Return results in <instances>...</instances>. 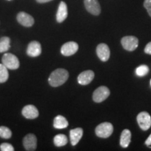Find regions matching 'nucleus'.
Listing matches in <instances>:
<instances>
[{
    "label": "nucleus",
    "mask_w": 151,
    "mask_h": 151,
    "mask_svg": "<svg viewBox=\"0 0 151 151\" xmlns=\"http://www.w3.org/2000/svg\"><path fill=\"white\" fill-rule=\"evenodd\" d=\"M83 134V130L82 128L78 127L71 129L70 131V140L72 146H76L81 140Z\"/></svg>",
    "instance_id": "16"
},
{
    "label": "nucleus",
    "mask_w": 151,
    "mask_h": 151,
    "mask_svg": "<svg viewBox=\"0 0 151 151\" xmlns=\"http://www.w3.org/2000/svg\"><path fill=\"white\" fill-rule=\"evenodd\" d=\"M69 125L67 120L62 116H58L54 119L53 126L56 129H65Z\"/></svg>",
    "instance_id": "18"
},
{
    "label": "nucleus",
    "mask_w": 151,
    "mask_h": 151,
    "mask_svg": "<svg viewBox=\"0 0 151 151\" xmlns=\"http://www.w3.org/2000/svg\"><path fill=\"white\" fill-rule=\"evenodd\" d=\"M78 50V43L74 41H69L65 43L61 47V53L65 56H71L74 55Z\"/></svg>",
    "instance_id": "10"
},
{
    "label": "nucleus",
    "mask_w": 151,
    "mask_h": 151,
    "mask_svg": "<svg viewBox=\"0 0 151 151\" xmlns=\"http://www.w3.org/2000/svg\"><path fill=\"white\" fill-rule=\"evenodd\" d=\"M69 78V72L65 69H57L50 73L48 83L52 87H59L63 85Z\"/></svg>",
    "instance_id": "1"
},
{
    "label": "nucleus",
    "mask_w": 151,
    "mask_h": 151,
    "mask_svg": "<svg viewBox=\"0 0 151 151\" xmlns=\"http://www.w3.org/2000/svg\"><path fill=\"white\" fill-rule=\"evenodd\" d=\"M94 78V73L92 70L83 71L78 76V82L82 86H86L92 82Z\"/></svg>",
    "instance_id": "13"
},
{
    "label": "nucleus",
    "mask_w": 151,
    "mask_h": 151,
    "mask_svg": "<svg viewBox=\"0 0 151 151\" xmlns=\"http://www.w3.org/2000/svg\"><path fill=\"white\" fill-rule=\"evenodd\" d=\"M68 16V10L67 6L66 4L65 1H61L60 3L59 6H58V11L56 14V20L57 22L61 23L63 21H65L66 18Z\"/></svg>",
    "instance_id": "15"
},
{
    "label": "nucleus",
    "mask_w": 151,
    "mask_h": 151,
    "mask_svg": "<svg viewBox=\"0 0 151 151\" xmlns=\"http://www.w3.org/2000/svg\"><path fill=\"white\" fill-rule=\"evenodd\" d=\"M16 19L19 23L24 27H29L35 24V19L33 17L23 11L18 13Z\"/></svg>",
    "instance_id": "9"
},
{
    "label": "nucleus",
    "mask_w": 151,
    "mask_h": 151,
    "mask_svg": "<svg viewBox=\"0 0 151 151\" xmlns=\"http://www.w3.org/2000/svg\"><path fill=\"white\" fill-rule=\"evenodd\" d=\"M149 71V68L146 65H141L136 69V74L139 76H144Z\"/></svg>",
    "instance_id": "23"
},
{
    "label": "nucleus",
    "mask_w": 151,
    "mask_h": 151,
    "mask_svg": "<svg viewBox=\"0 0 151 151\" xmlns=\"http://www.w3.org/2000/svg\"><path fill=\"white\" fill-rule=\"evenodd\" d=\"M2 64L7 67L8 69L15 70L20 67V62L18 58L12 53H5L2 57Z\"/></svg>",
    "instance_id": "2"
},
{
    "label": "nucleus",
    "mask_w": 151,
    "mask_h": 151,
    "mask_svg": "<svg viewBox=\"0 0 151 151\" xmlns=\"http://www.w3.org/2000/svg\"><path fill=\"white\" fill-rule=\"evenodd\" d=\"M9 71L7 67L3 64H0V83H5L9 79Z\"/></svg>",
    "instance_id": "21"
},
{
    "label": "nucleus",
    "mask_w": 151,
    "mask_h": 151,
    "mask_svg": "<svg viewBox=\"0 0 151 151\" xmlns=\"http://www.w3.org/2000/svg\"><path fill=\"white\" fill-rule=\"evenodd\" d=\"M121 44L128 51H134L139 46V39L134 36H126L121 39Z\"/></svg>",
    "instance_id": "5"
},
{
    "label": "nucleus",
    "mask_w": 151,
    "mask_h": 151,
    "mask_svg": "<svg viewBox=\"0 0 151 151\" xmlns=\"http://www.w3.org/2000/svg\"><path fill=\"white\" fill-rule=\"evenodd\" d=\"M0 149L2 151H14V148L12 145L8 143H3L0 145Z\"/></svg>",
    "instance_id": "24"
},
{
    "label": "nucleus",
    "mask_w": 151,
    "mask_h": 151,
    "mask_svg": "<svg viewBox=\"0 0 151 151\" xmlns=\"http://www.w3.org/2000/svg\"><path fill=\"white\" fill-rule=\"evenodd\" d=\"M41 53V46L40 43L38 41H31L27 46V54L32 58L39 56Z\"/></svg>",
    "instance_id": "12"
},
{
    "label": "nucleus",
    "mask_w": 151,
    "mask_h": 151,
    "mask_svg": "<svg viewBox=\"0 0 151 151\" xmlns=\"http://www.w3.org/2000/svg\"><path fill=\"white\" fill-rule=\"evenodd\" d=\"M143 5H144L145 9L148 11L149 16L151 17V0H145Z\"/></svg>",
    "instance_id": "25"
},
{
    "label": "nucleus",
    "mask_w": 151,
    "mask_h": 151,
    "mask_svg": "<svg viewBox=\"0 0 151 151\" xmlns=\"http://www.w3.org/2000/svg\"><path fill=\"white\" fill-rule=\"evenodd\" d=\"M11 39L8 37L0 38V52H5L11 48Z\"/></svg>",
    "instance_id": "19"
},
{
    "label": "nucleus",
    "mask_w": 151,
    "mask_h": 151,
    "mask_svg": "<svg viewBox=\"0 0 151 151\" xmlns=\"http://www.w3.org/2000/svg\"><path fill=\"white\" fill-rule=\"evenodd\" d=\"M131 132L129 129H124L120 136V144L122 148H127L131 141Z\"/></svg>",
    "instance_id": "17"
},
{
    "label": "nucleus",
    "mask_w": 151,
    "mask_h": 151,
    "mask_svg": "<svg viewBox=\"0 0 151 151\" xmlns=\"http://www.w3.org/2000/svg\"><path fill=\"white\" fill-rule=\"evenodd\" d=\"M150 85H151V80H150Z\"/></svg>",
    "instance_id": "30"
},
{
    "label": "nucleus",
    "mask_w": 151,
    "mask_h": 151,
    "mask_svg": "<svg viewBox=\"0 0 151 151\" xmlns=\"http://www.w3.org/2000/svg\"><path fill=\"white\" fill-rule=\"evenodd\" d=\"M68 142L67 137L65 134H58L54 137V144L57 147H62L65 146Z\"/></svg>",
    "instance_id": "20"
},
{
    "label": "nucleus",
    "mask_w": 151,
    "mask_h": 151,
    "mask_svg": "<svg viewBox=\"0 0 151 151\" xmlns=\"http://www.w3.org/2000/svg\"><path fill=\"white\" fill-rule=\"evenodd\" d=\"M113 132V124L110 122H102L96 127L95 133L98 137L108 138Z\"/></svg>",
    "instance_id": "3"
},
{
    "label": "nucleus",
    "mask_w": 151,
    "mask_h": 151,
    "mask_svg": "<svg viewBox=\"0 0 151 151\" xmlns=\"http://www.w3.org/2000/svg\"><path fill=\"white\" fill-rule=\"evenodd\" d=\"M12 136V132L9 127L5 126L0 127V137L3 139H9Z\"/></svg>",
    "instance_id": "22"
},
{
    "label": "nucleus",
    "mask_w": 151,
    "mask_h": 151,
    "mask_svg": "<svg viewBox=\"0 0 151 151\" xmlns=\"http://www.w3.org/2000/svg\"><path fill=\"white\" fill-rule=\"evenodd\" d=\"M96 51H97L98 58L101 61H108L110 58V49H109L108 45H106V43H100L97 46Z\"/></svg>",
    "instance_id": "11"
},
{
    "label": "nucleus",
    "mask_w": 151,
    "mask_h": 151,
    "mask_svg": "<svg viewBox=\"0 0 151 151\" xmlns=\"http://www.w3.org/2000/svg\"><path fill=\"white\" fill-rule=\"evenodd\" d=\"M22 114L25 118L32 120V119L37 118L39 116V111L35 106L29 104L25 106L22 109Z\"/></svg>",
    "instance_id": "14"
},
{
    "label": "nucleus",
    "mask_w": 151,
    "mask_h": 151,
    "mask_svg": "<svg viewBox=\"0 0 151 151\" xmlns=\"http://www.w3.org/2000/svg\"><path fill=\"white\" fill-rule=\"evenodd\" d=\"M139 127L143 131L148 130L151 126V117L148 113L143 111L139 113L137 118Z\"/></svg>",
    "instance_id": "6"
},
{
    "label": "nucleus",
    "mask_w": 151,
    "mask_h": 151,
    "mask_svg": "<svg viewBox=\"0 0 151 151\" xmlns=\"http://www.w3.org/2000/svg\"><path fill=\"white\" fill-rule=\"evenodd\" d=\"M109 95H110V90L109 88L106 86H100L94 90L92 99L94 102L100 103L106 99Z\"/></svg>",
    "instance_id": "4"
},
{
    "label": "nucleus",
    "mask_w": 151,
    "mask_h": 151,
    "mask_svg": "<svg viewBox=\"0 0 151 151\" xmlns=\"http://www.w3.org/2000/svg\"><path fill=\"white\" fill-rule=\"evenodd\" d=\"M38 3H41V4H43V3H47L49 2V1H52V0H36Z\"/></svg>",
    "instance_id": "28"
},
{
    "label": "nucleus",
    "mask_w": 151,
    "mask_h": 151,
    "mask_svg": "<svg viewBox=\"0 0 151 151\" xmlns=\"http://www.w3.org/2000/svg\"><path fill=\"white\" fill-rule=\"evenodd\" d=\"M22 143H23V146L26 150L34 151L37 148V139L35 134H29L24 137Z\"/></svg>",
    "instance_id": "8"
},
{
    "label": "nucleus",
    "mask_w": 151,
    "mask_h": 151,
    "mask_svg": "<svg viewBox=\"0 0 151 151\" xmlns=\"http://www.w3.org/2000/svg\"><path fill=\"white\" fill-rule=\"evenodd\" d=\"M7 1H12V0H7Z\"/></svg>",
    "instance_id": "29"
},
{
    "label": "nucleus",
    "mask_w": 151,
    "mask_h": 151,
    "mask_svg": "<svg viewBox=\"0 0 151 151\" xmlns=\"http://www.w3.org/2000/svg\"><path fill=\"white\" fill-rule=\"evenodd\" d=\"M145 143H146V145H147L149 148H151V134L149 136V137L147 139V140L146 141Z\"/></svg>",
    "instance_id": "27"
},
{
    "label": "nucleus",
    "mask_w": 151,
    "mask_h": 151,
    "mask_svg": "<svg viewBox=\"0 0 151 151\" xmlns=\"http://www.w3.org/2000/svg\"><path fill=\"white\" fill-rule=\"evenodd\" d=\"M144 51L146 53L151 55V42H149L145 47Z\"/></svg>",
    "instance_id": "26"
},
{
    "label": "nucleus",
    "mask_w": 151,
    "mask_h": 151,
    "mask_svg": "<svg viewBox=\"0 0 151 151\" xmlns=\"http://www.w3.org/2000/svg\"><path fill=\"white\" fill-rule=\"evenodd\" d=\"M86 10L94 16H98L101 13V6L98 0H84Z\"/></svg>",
    "instance_id": "7"
}]
</instances>
